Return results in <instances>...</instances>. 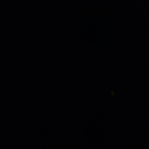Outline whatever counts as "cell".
I'll return each mask as SVG.
<instances>
[]
</instances>
